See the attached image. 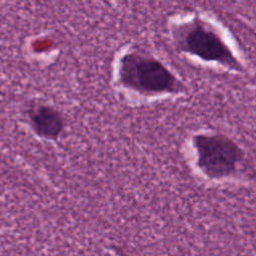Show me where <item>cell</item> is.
<instances>
[{
	"label": "cell",
	"instance_id": "6da1fadb",
	"mask_svg": "<svg viewBox=\"0 0 256 256\" xmlns=\"http://www.w3.org/2000/svg\"><path fill=\"white\" fill-rule=\"evenodd\" d=\"M171 40L178 53L217 65L236 74L246 68L222 32L209 20L193 15L171 25Z\"/></svg>",
	"mask_w": 256,
	"mask_h": 256
},
{
	"label": "cell",
	"instance_id": "7a4b0ae2",
	"mask_svg": "<svg viewBox=\"0 0 256 256\" xmlns=\"http://www.w3.org/2000/svg\"><path fill=\"white\" fill-rule=\"evenodd\" d=\"M121 84L144 96L180 95L186 85L163 62L139 52L125 54L118 68Z\"/></svg>",
	"mask_w": 256,
	"mask_h": 256
},
{
	"label": "cell",
	"instance_id": "3957f363",
	"mask_svg": "<svg viewBox=\"0 0 256 256\" xmlns=\"http://www.w3.org/2000/svg\"><path fill=\"white\" fill-rule=\"evenodd\" d=\"M191 143L197 167L210 179H221L235 174L245 157L239 144L224 133H195Z\"/></svg>",
	"mask_w": 256,
	"mask_h": 256
},
{
	"label": "cell",
	"instance_id": "277c9868",
	"mask_svg": "<svg viewBox=\"0 0 256 256\" xmlns=\"http://www.w3.org/2000/svg\"><path fill=\"white\" fill-rule=\"evenodd\" d=\"M29 121L35 133L46 139H57L64 128L60 113L48 105H36L29 111Z\"/></svg>",
	"mask_w": 256,
	"mask_h": 256
},
{
	"label": "cell",
	"instance_id": "5b68a950",
	"mask_svg": "<svg viewBox=\"0 0 256 256\" xmlns=\"http://www.w3.org/2000/svg\"><path fill=\"white\" fill-rule=\"evenodd\" d=\"M252 2H253L254 6H255V8H256V0H252Z\"/></svg>",
	"mask_w": 256,
	"mask_h": 256
}]
</instances>
